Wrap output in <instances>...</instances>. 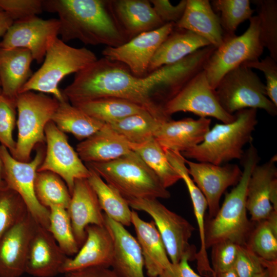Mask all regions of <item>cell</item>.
<instances>
[{
  "label": "cell",
  "mask_w": 277,
  "mask_h": 277,
  "mask_svg": "<svg viewBox=\"0 0 277 277\" xmlns=\"http://www.w3.org/2000/svg\"><path fill=\"white\" fill-rule=\"evenodd\" d=\"M46 149L37 171H48L60 176L66 184L70 194L74 182L88 179L90 170L69 144L65 133L50 121L45 129Z\"/></svg>",
  "instance_id": "12"
},
{
  "label": "cell",
  "mask_w": 277,
  "mask_h": 277,
  "mask_svg": "<svg viewBox=\"0 0 277 277\" xmlns=\"http://www.w3.org/2000/svg\"><path fill=\"white\" fill-rule=\"evenodd\" d=\"M215 277H239L234 268L226 271L215 273Z\"/></svg>",
  "instance_id": "53"
},
{
  "label": "cell",
  "mask_w": 277,
  "mask_h": 277,
  "mask_svg": "<svg viewBox=\"0 0 277 277\" xmlns=\"http://www.w3.org/2000/svg\"><path fill=\"white\" fill-rule=\"evenodd\" d=\"M150 1L156 14L164 24L177 23L182 17L187 5V0L181 1L176 5H172L168 0Z\"/></svg>",
  "instance_id": "47"
},
{
  "label": "cell",
  "mask_w": 277,
  "mask_h": 277,
  "mask_svg": "<svg viewBox=\"0 0 277 277\" xmlns=\"http://www.w3.org/2000/svg\"><path fill=\"white\" fill-rule=\"evenodd\" d=\"M59 103L55 97L41 92L27 91L18 94L16 99L17 137L12 154L14 159L28 162L33 150L45 144L46 126Z\"/></svg>",
  "instance_id": "7"
},
{
  "label": "cell",
  "mask_w": 277,
  "mask_h": 277,
  "mask_svg": "<svg viewBox=\"0 0 277 277\" xmlns=\"http://www.w3.org/2000/svg\"><path fill=\"white\" fill-rule=\"evenodd\" d=\"M48 209V231L66 255H75L80 247L74 237L67 209L58 206H51Z\"/></svg>",
  "instance_id": "40"
},
{
  "label": "cell",
  "mask_w": 277,
  "mask_h": 277,
  "mask_svg": "<svg viewBox=\"0 0 277 277\" xmlns=\"http://www.w3.org/2000/svg\"><path fill=\"white\" fill-rule=\"evenodd\" d=\"M253 277H269V275H268V271L265 267V269H264V270L254 275Z\"/></svg>",
  "instance_id": "55"
},
{
  "label": "cell",
  "mask_w": 277,
  "mask_h": 277,
  "mask_svg": "<svg viewBox=\"0 0 277 277\" xmlns=\"http://www.w3.org/2000/svg\"><path fill=\"white\" fill-rule=\"evenodd\" d=\"M188 172L204 195L208 205L209 216L214 217L220 209L222 194L229 187L240 181L242 170L236 164L217 165L205 162H194L185 159Z\"/></svg>",
  "instance_id": "16"
},
{
  "label": "cell",
  "mask_w": 277,
  "mask_h": 277,
  "mask_svg": "<svg viewBox=\"0 0 277 277\" xmlns=\"http://www.w3.org/2000/svg\"><path fill=\"white\" fill-rule=\"evenodd\" d=\"M168 159L176 171L185 182L192 202L193 212L197 223L200 239V248L196 259L197 269L199 274L206 277H213L215 273L208 259L205 244V214L208 208L207 201L190 176L185 163V159L179 153H172Z\"/></svg>",
  "instance_id": "26"
},
{
  "label": "cell",
  "mask_w": 277,
  "mask_h": 277,
  "mask_svg": "<svg viewBox=\"0 0 277 277\" xmlns=\"http://www.w3.org/2000/svg\"><path fill=\"white\" fill-rule=\"evenodd\" d=\"M88 168L90 175L87 180L96 194L104 213L125 227L130 226L132 210L127 201L93 170Z\"/></svg>",
  "instance_id": "32"
},
{
  "label": "cell",
  "mask_w": 277,
  "mask_h": 277,
  "mask_svg": "<svg viewBox=\"0 0 277 277\" xmlns=\"http://www.w3.org/2000/svg\"><path fill=\"white\" fill-rule=\"evenodd\" d=\"M249 20L248 28L243 34L224 37L205 63L203 70L214 90L228 72L246 62L259 60L263 54L264 48L260 39L258 18L254 15Z\"/></svg>",
  "instance_id": "10"
},
{
  "label": "cell",
  "mask_w": 277,
  "mask_h": 277,
  "mask_svg": "<svg viewBox=\"0 0 277 277\" xmlns=\"http://www.w3.org/2000/svg\"><path fill=\"white\" fill-rule=\"evenodd\" d=\"M2 162L0 160V190L5 189L6 188L5 183L4 181H3L2 176Z\"/></svg>",
  "instance_id": "54"
},
{
  "label": "cell",
  "mask_w": 277,
  "mask_h": 277,
  "mask_svg": "<svg viewBox=\"0 0 277 277\" xmlns=\"http://www.w3.org/2000/svg\"><path fill=\"white\" fill-rule=\"evenodd\" d=\"M133 209L146 212L153 219L171 263L184 258L195 260L197 250L189 240L195 228L187 220L154 199L126 200Z\"/></svg>",
  "instance_id": "9"
},
{
  "label": "cell",
  "mask_w": 277,
  "mask_h": 277,
  "mask_svg": "<svg viewBox=\"0 0 277 277\" xmlns=\"http://www.w3.org/2000/svg\"><path fill=\"white\" fill-rule=\"evenodd\" d=\"M216 97L227 113L248 108L261 109L275 116L276 106L267 96L266 87L252 69L242 64L226 73L214 89Z\"/></svg>",
  "instance_id": "8"
},
{
  "label": "cell",
  "mask_w": 277,
  "mask_h": 277,
  "mask_svg": "<svg viewBox=\"0 0 277 277\" xmlns=\"http://www.w3.org/2000/svg\"><path fill=\"white\" fill-rule=\"evenodd\" d=\"M164 111L169 117L178 112H189L200 117L215 118L222 123L235 118L234 114H229L221 106L203 70L166 104Z\"/></svg>",
  "instance_id": "13"
},
{
  "label": "cell",
  "mask_w": 277,
  "mask_h": 277,
  "mask_svg": "<svg viewBox=\"0 0 277 277\" xmlns=\"http://www.w3.org/2000/svg\"><path fill=\"white\" fill-rule=\"evenodd\" d=\"M65 274V277H119L109 268L94 267L75 271Z\"/></svg>",
  "instance_id": "49"
},
{
  "label": "cell",
  "mask_w": 277,
  "mask_h": 277,
  "mask_svg": "<svg viewBox=\"0 0 277 277\" xmlns=\"http://www.w3.org/2000/svg\"><path fill=\"white\" fill-rule=\"evenodd\" d=\"M42 145L36 147V154L32 160L23 162L14 159L8 150L0 144V160L2 176L6 187L19 194L36 222L48 230L49 210L40 204L34 191L37 169L45 154Z\"/></svg>",
  "instance_id": "11"
},
{
  "label": "cell",
  "mask_w": 277,
  "mask_h": 277,
  "mask_svg": "<svg viewBox=\"0 0 277 277\" xmlns=\"http://www.w3.org/2000/svg\"><path fill=\"white\" fill-rule=\"evenodd\" d=\"M240 245L229 240L214 244L211 248L212 268L215 273L234 268Z\"/></svg>",
  "instance_id": "43"
},
{
  "label": "cell",
  "mask_w": 277,
  "mask_h": 277,
  "mask_svg": "<svg viewBox=\"0 0 277 277\" xmlns=\"http://www.w3.org/2000/svg\"><path fill=\"white\" fill-rule=\"evenodd\" d=\"M58 18L44 19L35 16L14 22L0 42L5 49L22 48L31 53L37 63H43L51 42L58 37Z\"/></svg>",
  "instance_id": "15"
},
{
  "label": "cell",
  "mask_w": 277,
  "mask_h": 277,
  "mask_svg": "<svg viewBox=\"0 0 277 277\" xmlns=\"http://www.w3.org/2000/svg\"><path fill=\"white\" fill-rule=\"evenodd\" d=\"M188 262L184 258L177 263H171L157 277H202L191 268Z\"/></svg>",
  "instance_id": "48"
},
{
  "label": "cell",
  "mask_w": 277,
  "mask_h": 277,
  "mask_svg": "<svg viewBox=\"0 0 277 277\" xmlns=\"http://www.w3.org/2000/svg\"><path fill=\"white\" fill-rule=\"evenodd\" d=\"M67 209L73 234L80 247L86 238V228L90 225H105L104 213L94 190L87 179L75 180Z\"/></svg>",
  "instance_id": "19"
},
{
  "label": "cell",
  "mask_w": 277,
  "mask_h": 277,
  "mask_svg": "<svg viewBox=\"0 0 277 277\" xmlns=\"http://www.w3.org/2000/svg\"><path fill=\"white\" fill-rule=\"evenodd\" d=\"M270 200L273 209L277 211V179L272 184Z\"/></svg>",
  "instance_id": "52"
},
{
  "label": "cell",
  "mask_w": 277,
  "mask_h": 277,
  "mask_svg": "<svg viewBox=\"0 0 277 277\" xmlns=\"http://www.w3.org/2000/svg\"><path fill=\"white\" fill-rule=\"evenodd\" d=\"M38 225L29 212L0 239V277H20L31 239Z\"/></svg>",
  "instance_id": "17"
},
{
  "label": "cell",
  "mask_w": 277,
  "mask_h": 277,
  "mask_svg": "<svg viewBox=\"0 0 277 277\" xmlns=\"http://www.w3.org/2000/svg\"><path fill=\"white\" fill-rule=\"evenodd\" d=\"M18 193L8 188L0 190V239L28 213Z\"/></svg>",
  "instance_id": "41"
},
{
  "label": "cell",
  "mask_w": 277,
  "mask_h": 277,
  "mask_svg": "<svg viewBox=\"0 0 277 277\" xmlns=\"http://www.w3.org/2000/svg\"><path fill=\"white\" fill-rule=\"evenodd\" d=\"M210 54L209 50L203 48L142 77L133 75L123 64L103 57L75 73L62 93L73 105L103 97L123 98L158 118L169 120L165 105L203 70Z\"/></svg>",
  "instance_id": "1"
},
{
  "label": "cell",
  "mask_w": 277,
  "mask_h": 277,
  "mask_svg": "<svg viewBox=\"0 0 277 277\" xmlns=\"http://www.w3.org/2000/svg\"><path fill=\"white\" fill-rule=\"evenodd\" d=\"M74 106L106 124L131 115L148 112L143 107L132 102L113 97L100 98Z\"/></svg>",
  "instance_id": "33"
},
{
  "label": "cell",
  "mask_w": 277,
  "mask_h": 277,
  "mask_svg": "<svg viewBox=\"0 0 277 277\" xmlns=\"http://www.w3.org/2000/svg\"><path fill=\"white\" fill-rule=\"evenodd\" d=\"M97 60L91 50L70 46L56 37L49 44L41 67L33 73L19 93L35 91L51 94L59 102L67 100L58 88L60 82Z\"/></svg>",
  "instance_id": "6"
},
{
  "label": "cell",
  "mask_w": 277,
  "mask_h": 277,
  "mask_svg": "<svg viewBox=\"0 0 277 277\" xmlns=\"http://www.w3.org/2000/svg\"><path fill=\"white\" fill-rule=\"evenodd\" d=\"M257 109H244L236 112L234 121L216 123L206 134L203 141L181 153L185 158L198 162L222 165L233 160H242L243 148L252 140L258 123Z\"/></svg>",
  "instance_id": "4"
},
{
  "label": "cell",
  "mask_w": 277,
  "mask_h": 277,
  "mask_svg": "<svg viewBox=\"0 0 277 277\" xmlns=\"http://www.w3.org/2000/svg\"><path fill=\"white\" fill-rule=\"evenodd\" d=\"M175 24H166L156 29L142 33L118 47H106L102 54L109 60L123 64L133 75L144 76L148 74L153 55Z\"/></svg>",
  "instance_id": "14"
},
{
  "label": "cell",
  "mask_w": 277,
  "mask_h": 277,
  "mask_svg": "<svg viewBox=\"0 0 277 277\" xmlns=\"http://www.w3.org/2000/svg\"><path fill=\"white\" fill-rule=\"evenodd\" d=\"M263 264L268 271L269 277H277V261H268L263 260Z\"/></svg>",
  "instance_id": "51"
},
{
  "label": "cell",
  "mask_w": 277,
  "mask_h": 277,
  "mask_svg": "<svg viewBox=\"0 0 277 277\" xmlns=\"http://www.w3.org/2000/svg\"><path fill=\"white\" fill-rule=\"evenodd\" d=\"M175 26L195 33L216 48L223 41L219 16L208 0H187L184 13Z\"/></svg>",
  "instance_id": "29"
},
{
  "label": "cell",
  "mask_w": 277,
  "mask_h": 277,
  "mask_svg": "<svg viewBox=\"0 0 277 277\" xmlns=\"http://www.w3.org/2000/svg\"><path fill=\"white\" fill-rule=\"evenodd\" d=\"M112 13L128 41L165 25L148 0H112Z\"/></svg>",
  "instance_id": "23"
},
{
  "label": "cell",
  "mask_w": 277,
  "mask_h": 277,
  "mask_svg": "<svg viewBox=\"0 0 277 277\" xmlns=\"http://www.w3.org/2000/svg\"><path fill=\"white\" fill-rule=\"evenodd\" d=\"M243 64L264 73L266 82V95L277 106V62L270 56H266L261 60L247 62Z\"/></svg>",
  "instance_id": "45"
},
{
  "label": "cell",
  "mask_w": 277,
  "mask_h": 277,
  "mask_svg": "<svg viewBox=\"0 0 277 277\" xmlns=\"http://www.w3.org/2000/svg\"><path fill=\"white\" fill-rule=\"evenodd\" d=\"M16 102L0 95V144L6 148L12 155L16 141L13 137L16 121Z\"/></svg>",
  "instance_id": "42"
},
{
  "label": "cell",
  "mask_w": 277,
  "mask_h": 277,
  "mask_svg": "<svg viewBox=\"0 0 277 277\" xmlns=\"http://www.w3.org/2000/svg\"><path fill=\"white\" fill-rule=\"evenodd\" d=\"M13 23V19L7 13L0 11V38L4 36Z\"/></svg>",
  "instance_id": "50"
},
{
  "label": "cell",
  "mask_w": 277,
  "mask_h": 277,
  "mask_svg": "<svg viewBox=\"0 0 277 277\" xmlns=\"http://www.w3.org/2000/svg\"><path fill=\"white\" fill-rule=\"evenodd\" d=\"M162 120L148 112L127 116L107 124L129 144H142L154 137Z\"/></svg>",
  "instance_id": "35"
},
{
  "label": "cell",
  "mask_w": 277,
  "mask_h": 277,
  "mask_svg": "<svg viewBox=\"0 0 277 277\" xmlns=\"http://www.w3.org/2000/svg\"><path fill=\"white\" fill-rule=\"evenodd\" d=\"M260 158L252 143L241 161L243 170L241 177L224 201L216 215L206 217L205 244L206 249L225 240L245 245L253 227V222L247 215L246 195L248 181L254 167Z\"/></svg>",
  "instance_id": "3"
},
{
  "label": "cell",
  "mask_w": 277,
  "mask_h": 277,
  "mask_svg": "<svg viewBox=\"0 0 277 277\" xmlns=\"http://www.w3.org/2000/svg\"><path fill=\"white\" fill-rule=\"evenodd\" d=\"M43 6L44 11L57 14L59 35L65 43L78 39L85 45L116 47L128 42L109 1L45 0Z\"/></svg>",
  "instance_id": "2"
},
{
  "label": "cell",
  "mask_w": 277,
  "mask_h": 277,
  "mask_svg": "<svg viewBox=\"0 0 277 277\" xmlns=\"http://www.w3.org/2000/svg\"><path fill=\"white\" fill-rule=\"evenodd\" d=\"M211 45L195 33L175 26L161 44L150 63L148 73L168 65L176 63L195 51Z\"/></svg>",
  "instance_id": "30"
},
{
  "label": "cell",
  "mask_w": 277,
  "mask_h": 277,
  "mask_svg": "<svg viewBox=\"0 0 277 277\" xmlns=\"http://www.w3.org/2000/svg\"><path fill=\"white\" fill-rule=\"evenodd\" d=\"M245 245L264 260L277 261V211L266 219L253 222Z\"/></svg>",
  "instance_id": "34"
},
{
  "label": "cell",
  "mask_w": 277,
  "mask_h": 277,
  "mask_svg": "<svg viewBox=\"0 0 277 277\" xmlns=\"http://www.w3.org/2000/svg\"><path fill=\"white\" fill-rule=\"evenodd\" d=\"M126 200L168 199L171 194L155 173L132 150L107 162L85 163Z\"/></svg>",
  "instance_id": "5"
},
{
  "label": "cell",
  "mask_w": 277,
  "mask_h": 277,
  "mask_svg": "<svg viewBox=\"0 0 277 277\" xmlns=\"http://www.w3.org/2000/svg\"><path fill=\"white\" fill-rule=\"evenodd\" d=\"M33 58L26 49L0 47V86L1 95L16 102L24 86L33 74Z\"/></svg>",
  "instance_id": "25"
},
{
  "label": "cell",
  "mask_w": 277,
  "mask_h": 277,
  "mask_svg": "<svg viewBox=\"0 0 277 277\" xmlns=\"http://www.w3.org/2000/svg\"><path fill=\"white\" fill-rule=\"evenodd\" d=\"M34 191L40 204L47 208L58 206L67 209L71 194L64 181L56 174L48 171L37 172Z\"/></svg>",
  "instance_id": "37"
},
{
  "label": "cell",
  "mask_w": 277,
  "mask_h": 277,
  "mask_svg": "<svg viewBox=\"0 0 277 277\" xmlns=\"http://www.w3.org/2000/svg\"><path fill=\"white\" fill-rule=\"evenodd\" d=\"M68 258L48 230L38 224L29 244L25 273L34 277H54L61 273Z\"/></svg>",
  "instance_id": "20"
},
{
  "label": "cell",
  "mask_w": 277,
  "mask_h": 277,
  "mask_svg": "<svg viewBox=\"0 0 277 277\" xmlns=\"http://www.w3.org/2000/svg\"><path fill=\"white\" fill-rule=\"evenodd\" d=\"M104 217L114 241L112 269L119 277H145L144 260L136 239L123 225L105 214Z\"/></svg>",
  "instance_id": "22"
},
{
  "label": "cell",
  "mask_w": 277,
  "mask_h": 277,
  "mask_svg": "<svg viewBox=\"0 0 277 277\" xmlns=\"http://www.w3.org/2000/svg\"><path fill=\"white\" fill-rule=\"evenodd\" d=\"M86 233L84 244L73 258H67L61 273L94 267H111L114 241L110 229L105 224L90 225L86 228Z\"/></svg>",
  "instance_id": "18"
},
{
  "label": "cell",
  "mask_w": 277,
  "mask_h": 277,
  "mask_svg": "<svg viewBox=\"0 0 277 277\" xmlns=\"http://www.w3.org/2000/svg\"><path fill=\"white\" fill-rule=\"evenodd\" d=\"M129 145L131 149L155 173L166 188L181 180L169 162L163 148L154 137L142 144Z\"/></svg>",
  "instance_id": "36"
},
{
  "label": "cell",
  "mask_w": 277,
  "mask_h": 277,
  "mask_svg": "<svg viewBox=\"0 0 277 277\" xmlns=\"http://www.w3.org/2000/svg\"><path fill=\"white\" fill-rule=\"evenodd\" d=\"M211 119L190 117L163 121L154 138L164 150L183 153L200 144L210 129Z\"/></svg>",
  "instance_id": "21"
},
{
  "label": "cell",
  "mask_w": 277,
  "mask_h": 277,
  "mask_svg": "<svg viewBox=\"0 0 277 277\" xmlns=\"http://www.w3.org/2000/svg\"><path fill=\"white\" fill-rule=\"evenodd\" d=\"M249 0H213L210 2L218 15L223 38L236 35L239 26L253 15Z\"/></svg>",
  "instance_id": "38"
},
{
  "label": "cell",
  "mask_w": 277,
  "mask_h": 277,
  "mask_svg": "<svg viewBox=\"0 0 277 277\" xmlns=\"http://www.w3.org/2000/svg\"><path fill=\"white\" fill-rule=\"evenodd\" d=\"M234 268L239 277H253L265 269L263 259L245 245H240Z\"/></svg>",
  "instance_id": "46"
},
{
  "label": "cell",
  "mask_w": 277,
  "mask_h": 277,
  "mask_svg": "<svg viewBox=\"0 0 277 277\" xmlns=\"http://www.w3.org/2000/svg\"><path fill=\"white\" fill-rule=\"evenodd\" d=\"M51 121L61 131L71 133L80 141L90 136L105 125L67 100L60 102Z\"/></svg>",
  "instance_id": "31"
},
{
  "label": "cell",
  "mask_w": 277,
  "mask_h": 277,
  "mask_svg": "<svg viewBox=\"0 0 277 277\" xmlns=\"http://www.w3.org/2000/svg\"><path fill=\"white\" fill-rule=\"evenodd\" d=\"M131 225L136 233L147 275L157 277L171 262L155 224L153 220H142L136 211L132 210Z\"/></svg>",
  "instance_id": "27"
},
{
  "label": "cell",
  "mask_w": 277,
  "mask_h": 277,
  "mask_svg": "<svg viewBox=\"0 0 277 277\" xmlns=\"http://www.w3.org/2000/svg\"><path fill=\"white\" fill-rule=\"evenodd\" d=\"M259 19V37L269 56L277 62V1L253 0Z\"/></svg>",
  "instance_id": "39"
},
{
  "label": "cell",
  "mask_w": 277,
  "mask_h": 277,
  "mask_svg": "<svg viewBox=\"0 0 277 277\" xmlns=\"http://www.w3.org/2000/svg\"><path fill=\"white\" fill-rule=\"evenodd\" d=\"M1 94V86H0V95Z\"/></svg>",
  "instance_id": "56"
},
{
  "label": "cell",
  "mask_w": 277,
  "mask_h": 277,
  "mask_svg": "<svg viewBox=\"0 0 277 277\" xmlns=\"http://www.w3.org/2000/svg\"><path fill=\"white\" fill-rule=\"evenodd\" d=\"M76 150L85 163L109 162L132 151L129 143L106 124L96 132L79 143Z\"/></svg>",
  "instance_id": "28"
},
{
  "label": "cell",
  "mask_w": 277,
  "mask_h": 277,
  "mask_svg": "<svg viewBox=\"0 0 277 277\" xmlns=\"http://www.w3.org/2000/svg\"><path fill=\"white\" fill-rule=\"evenodd\" d=\"M276 161L275 154L265 163L257 164L251 172L247 189L246 209L252 222L266 219L275 210L270 197L272 184L277 179Z\"/></svg>",
  "instance_id": "24"
},
{
  "label": "cell",
  "mask_w": 277,
  "mask_h": 277,
  "mask_svg": "<svg viewBox=\"0 0 277 277\" xmlns=\"http://www.w3.org/2000/svg\"><path fill=\"white\" fill-rule=\"evenodd\" d=\"M0 9L14 22L37 16L44 11L42 0H0Z\"/></svg>",
  "instance_id": "44"
}]
</instances>
